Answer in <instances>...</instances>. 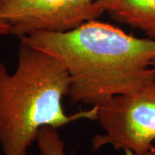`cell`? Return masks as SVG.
I'll return each instance as SVG.
<instances>
[{"label":"cell","instance_id":"6da1fadb","mask_svg":"<svg viewBox=\"0 0 155 155\" xmlns=\"http://www.w3.org/2000/svg\"><path fill=\"white\" fill-rule=\"evenodd\" d=\"M19 39L62 65L72 104L98 106L155 80V40L97 19L66 32L37 31Z\"/></svg>","mask_w":155,"mask_h":155},{"label":"cell","instance_id":"7a4b0ae2","mask_svg":"<svg viewBox=\"0 0 155 155\" xmlns=\"http://www.w3.org/2000/svg\"><path fill=\"white\" fill-rule=\"evenodd\" d=\"M70 79L48 54L20 41L17 66L10 73L0 61V147L3 155H27L43 127H63L81 119L96 121L97 106L71 116L62 100Z\"/></svg>","mask_w":155,"mask_h":155},{"label":"cell","instance_id":"3957f363","mask_svg":"<svg viewBox=\"0 0 155 155\" xmlns=\"http://www.w3.org/2000/svg\"><path fill=\"white\" fill-rule=\"evenodd\" d=\"M96 121L104 133L93 137V150L110 145L115 150L144 154L155 149V80L97 106Z\"/></svg>","mask_w":155,"mask_h":155},{"label":"cell","instance_id":"277c9868","mask_svg":"<svg viewBox=\"0 0 155 155\" xmlns=\"http://www.w3.org/2000/svg\"><path fill=\"white\" fill-rule=\"evenodd\" d=\"M0 13L18 38L37 31L66 32L99 18L97 0H1Z\"/></svg>","mask_w":155,"mask_h":155},{"label":"cell","instance_id":"5b68a950","mask_svg":"<svg viewBox=\"0 0 155 155\" xmlns=\"http://www.w3.org/2000/svg\"><path fill=\"white\" fill-rule=\"evenodd\" d=\"M104 13L155 40V0H97Z\"/></svg>","mask_w":155,"mask_h":155},{"label":"cell","instance_id":"8992f818","mask_svg":"<svg viewBox=\"0 0 155 155\" xmlns=\"http://www.w3.org/2000/svg\"><path fill=\"white\" fill-rule=\"evenodd\" d=\"M35 141L41 155H67L65 144L56 128L43 127L39 131Z\"/></svg>","mask_w":155,"mask_h":155},{"label":"cell","instance_id":"52a82bcc","mask_svg":"<svg viewBox=\"0 0 155 155\" xmlns=\"http://www.w3.org/2000/svg\"><path fill=\"white\" fill-rule=\"evenodd\" d=\"M9 34H11V27L0 13V35H6Z\"/></svg>","mask_w":155,"mask_h":155},{"label":"cell","instance_id":"ba28073f","mask_svg":"<svg viewBox=\"0 0 155 155\" xmlns=\"http://www.w3.org/2000/svg\"><path fill=\"white\" fill-rule=\"evenodd\" d=\"M125 153H126V155H155V149L152 150V151H150V152L147 153H144V154H134V153H133L130 151H126Z\"/></svg>","mask_w":155,"mask_h":155},{"label":"cell","instance_id":"9c48e42d","mask_svg":"<svg viewBox=\"0 0 155 155\" xmlns=\"http://www.w3.org/2000/svg\"><path fill=\"white\" fill-rule=\"evenodd\" d=\"M151 66H152V67H154V68H155V59H154V60H153V61H152V63H151Z\"/></svg>","mask_w":155,"mask_h":155},{"label":"cell","instance_id":"30bf717a","mask_svg":"<svg viewBox=\"0 0 155 155\" xmlns=\"http://www.w3.org/2000/svg\"><path fill=\"white\" fill-rule=\"evenodd\" d=\"M0 1H1V0H0Z\"/></svg>","mask_w":155,"mask_h":155}]
</instances>
